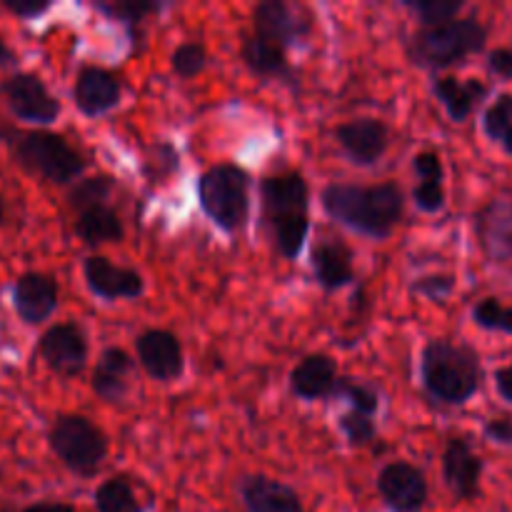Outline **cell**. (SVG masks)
Listing matches in <instances>:
<instances>
[{
	"mask_svg": "<svg viewBox=\"0 0 512 512\" xmlns=\"http://www.w3.org/2000/svg\"><path fill=\"white\" fill-rule=\"evenodd\" d=\"M325 215L353 233L373 240L393 235L405 213V195L395 180L375 185L330 183L320 193Z\"/></svg>",
	"mask_w": 512,
	"mask_h": 512,
	"instance_id": "cell-1",
	"label": "cell"
},
{
	"mask_svg": "<svg viewBox=\"0 0 512 512\" xmlns=\"http://www.w3.org/2000/svg\"><path fill=\"white\" fill-rule=\"evenodd\" d=\"M263 220L280 258L298 260L310 235V188L295 170L268 175L260 183Z\"/></svg>",
	"mask_w": 512,
	"mask_h": 512,
	"instance_id": "cell-2",
	"label": "cell"
},
{
	"mask_svg": "<svg viewBox=\"0 0 512 512\" xmlns=\"http://www.w3.org/2000/svg\"><path fill=\"white\" fill-rule=\"evenodd\" d=\"M420 380L425 393L443 405H465L480 390L483 365L470 345L430 340L420 355Z\"/></svg>",
	"mask_w": 512,
	"mask_h": 512,
	"instance_id": "cell-3",
	"label": "cell"
},
{
	"mask_svg": "<svg viewBox=\"0 0 512 512\" xmlns=\"http://www.w3.org/2000/svg\"><path fill=\"white\" fill-rule=\"evenodd\" d=\"M5 145L25 173L55 185H73L88 168L83 153L53 130H8Z\"/></svg>",
	"mask_w": 512,
	"mask_h": 512,
	"instance_id": "cell-4",
	"label": "cell"
},
{
	"mask_svg": "<svg viewBox=\"0 0 512 512\" xmlns=\"http://www.w3.org/2000/svg\"><path fill=\"white\" fill-rule=\"evenodd\" d=\"M488 30L478 18H455L433 28H420L410 38L408 55L415 65L428 70H445L480 53Z\"/></svg>",
	"mask_w": 512,
	"mask_h": 512,
	"instance_id": "cell-5",
	"label": "cell"
},
{
	"mask_svg": "<svg viewBox=\"0 0 512 512\" xmlns=\"http://www.w3.org/2000/svg\"><path fill=\"white\" fill-rule=\"evenodd\" d=\"M198 200L215 228L238 233L250 218V175L235 163H218L198 180Z\"/></svg>",
	"mask_w": 512,
	"mask_h": 512,
	"instance_id": "cell-6",
	"label": "cell"
},
{
	"mask_svg": "<svg viewBox=\"0 0 512 512\" xmlns=\"http://www.w3.org/2000/svg\"><path fill=\"white\" fill-rule=\"evenodd\" d=\"M48 445L70 473L83 478L98 473L103 460L108 458V438L85 415H58L48 430Z\"/></svg>",
	"mask_w": 512,
	"mask_h": 512,
	"instance_id": "cell-7",
	"label": "cell"
},
{
	"mask_svg": "<svg viewBox=\"0 0 512 512\" xmlns=\"http://www.w3.org/2000/svg\"><path fill=\"white\" fill-rule=\"evenodd\" d=\"M5 105L23 123L50 125L63 113V103L48 90L35 73H15L0 85Z\"/></svg>",
	"mask_w": 512,
	"mask_h": 512,
	"instance_id": "cell-8",
	"label": "cell"
},
{
	"mask_svg": "<svg viewBox=\"0 0 512 512\" xmlns=\"http://www.w3.org/2000/svg\"><path fill=\"white\" fill-rule=\"evenodd\" d=\"M313 25L303 10L283 0H263L253 8V35L270 45H278L288 53L295 45H303Z\"/></svg>",
	"mask_w": 512,
	"mask_h": 512,
	"instance_id": "cell-9",
	"label": "cell"
},
{
	"mask_svg": "<svg viewBox=\"0 0 512 512\" xmlns=\"http://www.w3.org/2000/svg\"><path fill=\"white\" fill-rule=\"evenodd\" d=\"M38 353L53 373L75 378L88 363V338L78 323H58L40 335Z\"/></svg>",
	"mask_w": 512,
	"mask_h": 512,
	"instance_id": "cell-10",
	"label": "cell"
},
{
	"mask_svg": "<svg viewBox=\"0 0 512 512\" xmlns=\"http://www.w3.org/2000/svg\"><path fill=\"white\" fill-rule=\"evenodd\" d=\"M138 363L148 373V378L158 383H173L185 373L183 343L175 333L163 328H150L135 338Z\"/></svg>",
	"mask_w": 512,
	"mask_h": 512,
	"instance_id": "cell-11",
	"label": "cell"
},
{
	"mask_svg": "<svg viewBox=\"0 0 512 512\" xmlns=\"http://www.w3.org/2000/svg\"><path fill=\"white\" fill-rule=\"evenodd\" d=\"M380 498L393 512H420L428 503V480L415 465L395 460L375 478Z\"/></svg>",
	"mask_w": 512,
	"mask_h": 512,
	"instance_id": "cell-12",
	"label": "cell"
},
{
	"mask_svg": "<svg viewBox=\"0 0 512 512\" xmlns=\"http://www.w3.org/2000/svg\"><path fill=\"white\" fill-rule=\"evenodd\" d=\"M335 140L350 163L370 168L388 153L390 128L378 118H353L335 128Z\"/></svg>",
	"mask_w": 512,
	"mask_h": 512,
	"instance_id": "cell-13",
	"label": "cell"
},
{
	"mask_svg": "<svg viewBox=\"0 0 512 512\" xmlns=\"http://www.w3.org/2000/svg\"><path fill=\"white\" fill-rule=\"evenodd\" d=\"M83 278L90 293L100 300H138L145 293V280L138 270L110 263L103 255H88L83 260Z\"/></svg>",
	"mask_w": 512,
	"mask_h": 512,
	"instance_id": "cell-14",
	"label": "cell"
},
{
	"mask_svg": "<svg viewBox=\"0 0 512 512\" xmlns=\"http://www.w3.org/2000/svg\"><path fill=\"white\" fill-rule=\"evenodd\" d=\"M120 98H123V80L113 70H105L100 65H85L75 75L73 100L75 108L85 118H100V115L110 113L113 108H118Z\"/></svg>",
	"mask_w": 512,
	"mask_h": 512,
	"instance_id": "cell-15",
	"label": "cell"
},
{
	"mask_svg": "<svg viewBox=\"0 0 512 512\" xmlns=\"http://www.w3.org/2000/svg\"><path fill=\"white\" fill-rule=\"evenodd\" d=\"M483 253L493 263H512V190L495 195L475 218Z\"/></svg>",
	"mask_w": 512,
	"mask_h": 512,
	"instance_id": "cell-16",
	"label": "cell"
},
{
	"mask_svg": "<svg viewBox=\"0 0 512 512\" xmlns=\"http://www.w3.org/2000/svg\"><path fill=\"white\" fill-rule=\"evenodd\" d=\"M60 298V285L53 275L23 273L15 280L13 305L25 325H40L55 313Z\"/></svg>",
	"mask_w": 512,
	"mask_h": 512,
	"instance_id": "cell-17",
	"label": "cell"
},
{
	"mask_svg": "<svg viewBox=\"0 0 512 512\" xmlns=\"http://www.w3.org/2000/svg\"><path fill=\"white\" fill-rule=\"evenodd\" d=\"M135 375V360L128 350L123 348H105L100 353L98 363H95L93 378H90V388L98 395L103 403L120 405L128 400L130 388H133Z\"/></svg>",
	"mask_w": 512,
	"mask_h": 512,
	"instance_id": "cell-18",
	"label": "cell"
},
{
	"mask_svg": "<svg viewBox=\"0 0 512 512\" xmlns=\"http://www.w3.org/2000/svg\"><path fill=\"white\" fill-rule=\"evenodd\" d=\"M443 478L458 500H475L483 480V460L465 438H450L443 453Z\"/></svg>",
	"mask_w": 512,
	"mask_h": 512,
	"instance_id": "cell-19",
	"label": "cell"
},
{
	"mask_svg": "<svg viewBox=\"0 0 512 512\" xmlns=\"http://www.w3.org/2000/svg\"><path fill=\"white\" fill-rule=\"evenodd\" d=\"M238 495L245 512H305L295 488L270 478V475H245L238 483Z\"/></svg>",
	"mask_w": 512,
	"mask_h": 512,
	"instance_id": "cell-20",
	"label": "cell"
},
{
	"mask_svg": "<svg viewBox=\"0 0 512 512\" xmlns=\"http://www.w3.org/2000/svg\"><path fill=\"white\" fill-rule=\"evenodd\" d=\"M310 268H313L315 280L323 290L335 293V290L348 288L355 280L353 268V250L338 238H325L310 253Z\"/></svg>",
	"mask_w": 512,
	"mask_h": 512,
	"instance_id": "cell-21",
	"label": "cell"
},
{
	"mask_svg": "<svg viewBox=\"0 0 512 512\" xmlns=\"http://www.w3.org/2000/svg\"><path fill=\"white\" fill-rule=\"evenodd\" d=\"M338 363L325 353L305 355L293 370H290V390L300 400H328L333 398L335 383H338Z\"/></svg>",
	"mask_w": 512,
	"mask_h": 512,
	"instance_id": "cell-22",
	"label": "cell"
},
{
	"mask_svg": "<svg viewBox=\"0 0 512 512\" xmlns=\"http://www.w3.org/2000/svg\"><path fill=\"white\" fill-rule=\"evenodd\" d=\"M240 58L248 65V70L258 78L268 80H280V83H288L290 88L298 85V75H295L293 65H290L288 53L278 45H270L265 40L248 35L243 40V48H240Z\"/></svg>",
	"mask_w": 512,
	"mask_h": 512,
	"instance_id": "cell-23",
	"label": "cell"
},
{
	"mask_svg": "<svg viewBox=\"0 0 512 512\" xmlns=\"http://www.w3.org/2000/svg\"><path fill=\"white\" fill-rule=\"evenodd\" d=\"M433 93L443 103L450 120L453 123H463L473 113L475 105L488 95V85L475 78L460 80L455 75H443V78H435Z\"/></svg>",
	"mask_w": 512,
	"mask_h": 512,
	"instance_id": "cell-24",
	"label": "cell"
},
{
	"mask_svg": "<svg viewBox=\"0 0 512 512\" xmlns=\"http://www.w3.org/2000/svg\"><path fill=\"white\" fill-rule=\"evenodd\" d=\"M75 233L90 248L108 243H123L125 238V225L120 220L118 210L110 205H95V208L83 210L75 218Z\"/></svg>",
	"mask_w": 512,
	"mask_h": 512,
	"instance_id": "cell-25",
	"label": "cell"
},
{
	"mask_svg": "<svg viewBox=\"0 0 512 512\" xmlns=\"http://www.w3.org/2000/svg\"><path fill=\"white\" fill-rule=\"evenodd\" d=\"M93 8L98 10V13H103L105 18L123 23L125 28L130 30V38L140 40V25H143V20L148 18V15L160 13L165 5L153 3V0H108V3H105V0H98V3H93Z\"/></svg>",
	"mask_w": 512,
	"mask_h": 512,
	"instance_id": "cell-26",
	"label": "cell"
},
{
	"mask_svg": "<svg viewBox=\"0 0 512 512\" xmlns=\"http://www.w3.org/2000/svg\"><path fill=\"white\" fill-rule=\"evenodd\" d=\"M93 505L98 512H145L135 495L133 483L123 475L103 480L93 493Z\"/></svg>",
	"mask_w": 512,
	"mask_h": 512,
	"instance_id": "cell-27",
	"label": "cell"
},
{
	"mask_svg": "<svg viewBox=\"0 0 512 512\" xmlns=\"http://www.w3.org/2000/svg\"><path fill=\"white\" fill-rule=\"evenodd\" d=\"M115 190V180L110 175H88L70 185L68 203L75 213L95 208V205H108V198Z\"/></svg>",
	"mask_w": 512,
	"mask_h": 512,
	"instance_id": "cell-28",
	"label": "cell"
},
{
	"mask_svg": "<svg viewBox=\"0 0 512 512\" xmlns=\"http://www.w3.org/2000/svg\"><path fill=\"white\" fill-rule=\"evenodd\" d=\"M483 130L490 140L512 155V95H500L483 115Z\"/></svg>",
	"mask_w": 512,
	"mask_h": 512,
	"instance_id": "cell-29",
	"label": "cell"
},
{
	"mask_svg": "<svg viewBox=\"0 0 512 512\" xmlns=\"http://www.w3.org/2000/svg\"><path fill=\"white\" fill-rule=\"evenodd\" d=\"M333 398L348 400V403L353 405L350 410H358V413L370 415V418H373L380 408L378 393H375L370 385L360 383V380L355 378H338V383H335V390H333Z\"/></svg>",
	"mask_w": 512,
	"mask_h": 512,
	"instance_id": "cell-30",
	"label": "cell"
},
{
	"mask_svg": "<svg viewBox=\"0 0 512 512\" xmlns=\"http://www.w3.org/2000/svg\"><path fill=\"white\" fill-rule=\"evenodd\" d=\"M405 8L418 15L423 28H433V25H443L458 18V13L463 10V0H408Z\"/></svg>",
	"mask_w": 512,
	"mask_h": 512,
	"instance_id": "cell-31",
	"label": "cell"
},
{
	"mask_svg": "<svg viewBox=\"0 0 512 512\" xmlns=\"http://www.w3.org/2000/svg\"><path fill=\"white\" fill-rule=\"evenodd\" d=\"M205 65H208V50H205V45L198 43V40L178 45V48L173 50V55H170V68H173V73L183 80L195 78V75L203 73Z\"/></svg>",
	"mask_w": 512,
	"mask_h": 512,
	"instance_id": "cell-32",
	"label": "cell"
},
{
	"mask_svg": "<svg viewBox=\"0 0 512 512\" xmlns=\"http://www.w3.org/2000/svg\"><path fill=\"white\" fill-rule=\"evenodd\" d=\"M338 428L353 448H365V445H370L378 438V425H375V420L370 415L358 413V410H348V413L340 415Z\"/></svg>",
	"mask_w": 512,
	"mask_h": 512,
	"instance_id": "cell-33",
	"label": "cell"
},
{
	"mask_svg": "<svg viewBox=\"0 0 512 512\" xmlns=\"http://www.w3.org/2000/svg\"><path fill=\"white\" fill-rule=\"evenodd\" d=\"M473 320L485 330L495 333H512V308L500 303L498 298H483L473 308Z\"/></svg>",
	"mask_w": 512,
	"mask_h": 512,
	"instance_id": "cell-34",
	"label": "cell"
},
{
	"mask_svg": "<svg viewBox=\"0 0 512 512\" xmlns=\"http://www.w3.org/2000/svg\"><path fill=\"white\" fill-rule=\"evenodd\" d=\"M415 295L425 300H433V303H445V300L453 295L455 290V278L453 275H420L413 285H410Z\"/></svg>",
	"mask_w": 512,
	"mask_h": 512,
	"instance_id": "cell-35",
	"label": "cell"
},
{
	"mask_svg": "<svg viewBox=\"0 0 512 512\" xmlns=\"http://www.w3.org/2000/svg\"><path fill=\"white\" fill-rule=\"evenodd\" d=\"M413 170L415 175L420 178V183H443L445 170H443V160L435 150H423L413 158Z\"/></svg>",
	"mask_w": 512,
	"mask_h": 512,
	"instance_id": "cell-36",
	"label": "cell"
},
{
	"mask_svg": "<svg viewBox=\"0 0 512 512\" xmlns=\"http://www.w3.org/2000/svg\"><path fill=\"white\" fill-rule=\"evenodd\" d=\"M413 200L418 205V210H423V213H440L445 205L443 183H420L413 190Z\"/></svg>",
	"mask_w": 512,
	"mask_h": 512,
	"instance_id": "cell-37",
	"label": "cell"
},
{
	"mask_svg": "<svg viewBox=\"0 0 512 512\" xmlns=\"http://www.w3.org/2000/svg\"><path fill=\"white\" fill-rule=\"evenodd\" d=\"M3 8L20 20H33L53 8V0H3Z\"/></svg>",
	"mask_w": 512,
	"mask_h": 512,
	"instance_id": "cell-38",
	"label": "cell"
},
{
	"mask_svg": "<svg viewBox=\"0 0 512 512\" xmlns=\"http://www.w3.org/2000/svg\"><path fill=\"white\" fill-rule=\"evenodd\" d=\"M153 153H155V173L150 175V178L163 180V178H168V175H173L175 170H178V150H175L173 145H170V143H155ZM155 180H153V183H155Z\"/></svg>",
	"mask_w": 512,
	"mask_h": 512,
	"instance_id": "cell-39",
	"label": "cell"
},
{
	"mask_svg": "<svg viewBox=\"0 0 512 512\" xmlns=\"http://www.w3.org/2000/svg\"><path fill=\"white\" fill-rule=\"evenodd\" d=\"M485 438L490 443H498V445H512V418H493L485 423L483 428Z\"/></svg>",
	"mask_w": 512,
	"mask_h": 512,
	"instance_id": "cell-40",
	"label": "cell"
},
{
	"mask_svg": "<svg viewBox=\"0 0 512 512\" xmlns=\"http://www.w3.org/2000/svg\"><path fill=\"white\" fill-rule=\"evenodd\" d=\"M488 65L495 75L500 78L512 80V50L508 48H498L488 55Z\"/></svg>",
	"mask_w": 512,
	"mask_h": 512,
	"instance_id": "cell-41",
	"label": "cell"
},
{
	"mask_svg": "<svg viewBox=\"0 0 512 512\" xmlns=\"http://www.w3.org/2000/svg\"><path fill=\"white\" fill-rule=\"evenodd\" d=\"M495 388H498L500 398L512 405V365H508V368H500L498 373H495Z\"/></svg>",
	"mask_w": 512,
	"mask_h": 512,
	"instance_id": "cell-42",
	"label": "cell"
},
{
	"mask_svg": "<svg viewBox=\"0 0 512 512\" xmlns=\"http://www.w3.org/2000/svg\"><path fill=\"white\" fill-rule=\"evenodd\" d=\"M23 512H75V508L68 503H35L28 505Z\"/></svg>",
	"mask_w": 512,
	"mask_h": 512,
	"instance_id": "cell-43",
	"label": "cell"
},
{
	"mask_svg": "<svg viewBox=\"0 0 512 512\" xmlns=\"http://www.w3.org/2000/svg\"><path fill=\"white\" fill-rule=\"evenodd\" d=\"M15 63H18V55L13 53V48H10L3 38H0V68H10V65Z\"/></svg>",
	"mask_w": 512,
	"mask_h": 512,
	"instance_id": "cell-44",
	"label": "cell"
},
{
	"mask_svg": "<svg viewBox=\"0 0 512 512\" xmlns=\"http://www.w3.org/2000/svg\"><path fill=\"white\" fill-rule=\"evenodd\" d=\"M3 218H5V203H3V195H0V225H3Z\"/></svg>",
	"mask_w": 512,
	"mask_h": 512,
	"instance_id": "cell-45",
	"label": "cell"
}]
</instances>
